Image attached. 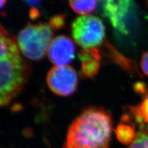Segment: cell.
Segmentation results:
<instances>
[{"label": "cell", "instance_id": "1", "mask_svg": "<svg viewBox=\"0 0 148 148\" xmlns=\"http://www.w3.org/2000/svg\"><path fill=\"white\" fill-rule=\"evenodd\" d=\"M112 130V119L107 111L89 108L69 127L64 148H109Z\"/></svg>", "mask_w": 148, "mask_h": 148}, {"label": "cell", "instance_id": "2", "mask_svg": "<svg viewBox=\"0 0 148 148\" xmlns=\"http://www.w3.org/2000/svg\"><path fill=\"white\" fill-rule=\"evenodd\" d=\"M0 104L7 106L20 94L29 78L30 68L19 53L0 58Z\"/></svg>", "mask_w": 148, "mask_h": 148}, {"label": "cell", "instance_id": "3", "mask_svg": "<svg viewBox=\"0 0 148 148\" xmlns=\"http://www.w3.org/2000/svg\"><path fill=\"white\" fill-rule=\"evenodd\" d=\"M53 34L52 28L46 23L27 24L18 35V48L29 59L40 60L48 52Z\"/></svg>", "mask_w": 148, "mask_h": 148}, {"label": "cell", "instance_id": "4", "mask_svg": "<svg viewBox=\"0 0 148 148\" xmlns=\"http://www.w3.org/2000/svg\"><path fill=\"white\" fill-rule=\"evenodd\" d=\"M72 34L75 42L82 48H93L103 43L105 37V27L98 17L80 16L72 23Z\"/></svg>", "mask_w": 148, "mask_h": 148}, {"label": "cell", "instance_id": "5", "mask_svg": "<svg viewBox=\"0 0 148 148\" xmlns=\"http://www.w3.org/2000/svg\"><path fill=\"white\" fill-rule=\"evenodd\" d=\"M135 4L130 0H108L102 1V10L111 25L119 33L128 35Z\"/></svg>", "mask_w": 148, "mask_h": 148}, {"label": "cell", "instance_id": "6", "mask_svg": "<svg viewBox=\"0 0 148 148\" xmlns=\"http://www.w3.org/2000/svg\"><path fill=\"white\" fill-rule=\"evenodd\" d=\"M46 82L54 93L67 96L75 91L78 84L76 71L69 66H55L49 71Z\"/></svg>", "mask_w": 148, "mask_h": 148}, {"label": "cell", "instance_id": "7", "mask_svg": "<svg viewBox=\"0 0 148 148\" xmlns=\"http://www.w3.org/2000/svg\"><path fill=\"white\" fill-rule=\"evenodd\" d=\"M49 61L56 66H66L75 56V46L72 40L66 35L54 38L48 50Z\"/></svg>", "mask_w": 148, "mask_h": 148}, {"label": "cell", "instance_id": "8", "mask_svg": "<svg viewBox=\"0 0 148 148\" xmlns=\"http://www.w3.org/2000/svg\"><path fill=\"white\" fill-rule=\"evenodd\" d=\"M78 57L81 61V72L86 78L95 77L99 72L100 67L101 55L99 50L95 48L83 49Z\"/></svg>", "mask_w": 148, "mask_h": 148}, {"label": "cell", "instance_id": "9", "mask_svg": "<svg viewBox=\"0 0 148 148\" xmlns=\"http://www.w3.org/2000/svg\"><path fill=\"white\" fill-rule=\"evenodd\" d=\"M19 53L15 39L1 25L0 30V58Z\"/></svg>", "mask_w": 148, "mask_h": 148}, {"label": "cell", "instance_id": "10", "mask_svg": "<svg viewBox=\"0 0 148 148\" xmlns=\"http://www.w3.org/2000/svg\"><path fill=\"white\" fill-rule=\"evenodd\" d=\"M128 119H122V122L120 123L115 130V133L118 140L125 145H130L135 139L136 135L135 129L133 125L128 123Z\"/></svg>", "mask_w": 148, "mask_h": 148}, {"label": "cell", "instance_id": "11", "mask_svg": "<svg viewBox=\"0 0 148 148\" xmlns=\"http://www.w3.org/2000/svg\"><path fill=\"white\" fill-rule=\"evenodd\" d=\"M130 110L136 122L140 123L143 128L148 127V95L140 104L132 106Z\"/></svg>", "mask_w": 148, "mask_h": 148}, {"label": "cell", "instance_id": "12", "mask_svg": "<svg viewBox=\"0 0 148 148\" xmlns=\"http://www.w3.org/2000/svg\"><path fill=\"white\" fill-rule=\"evenodd\" d=\"M70 6L73 11L80 15H86L96 8L97 1H70Z\"/></svg>", "mask_w": 148, "mask_h": 148}, {"label": "cell", "instance_id": "13", "mask_svg": "<svg viewBox=\"0 0 148 148\" xmlns=\"http://www.w3.org/2000/svg\"><path fill=\"white\" fill-rule=\"evenodd\" d=\"M127 148H148V128H142Z\"/></svg>", "mask_w": 148, "mask_h": 148}, {"label": "cell", "instance_id": "14", "mask_svg": "<svg viewBox=\"0 0 148 148\" xmlns=\"http://www.w3.org/2000/svg\"><path fill=\"white\" fill-rule=\"evenodd\" d=\"M109 49L111 51V54L115 61L118 63L120 66H121L124 69H127L128 72H132L134 69V65L131 63L130 61L128 59L125 58L123 56L118 54V53L115 51L112 47H111L110 45H109Z\"/></svg>", "mask_w": 148, "mask_h": 148}, {"label": "cell", "instance_id": "15", "mask_svg": "<svg viewBox=\"0 0 148 148\" xmlns=\"http://www.w3.org/2000/svg\"><path fill=\"white\" fill-rule=\"evenodd\" d=\"M65 16L63 14L56 15L49 20V25L54 30H59L64 25Z\"/></svg>", "mask_w": 148, "mask_h": 148}, {"label": "cell", "instance_id": "16", "mask_svg": "<svg viewBox=\"0 0 148 148\" xmlns=\"http://www.w3.org/2000/svg\"><path fill=\"white\" fill-rule=\"evenodd\" d=\"M141 67L143 73L148 76V51L144 53L142 55Z\"/></svg>", "mask_w": 148, "mask_h": 148}, {"label": "cell", "instance_id": "17", "mask_svg": "<svg viewBox=\"0 0 148 148\" xmlns=\"http://www.w3.org/2000/svg\"><path fill=\"white\" fill-rule=\"evenodd\" d=\"M40 16V12L35 7H32L30 11V17L32 20L36 19Z\"/></svg>", "mask_w": 148, "mask_h": 148}, {"label": "cell", "instance_id": "18", "mask_svg": "<svg viewBox=\"0 0 148 148\" xmlns=\"http://www.w3.org/2000/svg\"><path fill=\"white\" fill-rule=\"evenodd\" d=\"M40 1H26L25 3L27 4V5H29L31 7H35L36 6L40 4Z\"/></svg>", "mask_w": 148, "mask_h": 148}, {"label": "cell", "instance_id": "19", "mask_svg": "<svg viewBox=\"0 0 148 148\" xmlns=\"http://www.w3.org/2000/svg\"><path fill=\"white\" fill-rule=\"evenodd\" d=\"M147 4H148V2H147Z\"/></svg>", "mask_w": 148, "mask_h": 148}]
</instances>
